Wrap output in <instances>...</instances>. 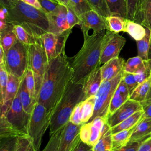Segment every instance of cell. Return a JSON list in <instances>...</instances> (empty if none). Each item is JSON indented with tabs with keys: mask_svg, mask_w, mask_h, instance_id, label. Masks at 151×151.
I'll return each mask as SVG.
<instances>
[{
	"mask_svg": "<svg viewBox=\"0 0 151 151\" xmlns=\"http://www.w3.org/2000/svg\"><path fill=\"white\" fill-rule=\"evenodd\" d=\"M13 26L14 31L17 36V40H18L20 42L28 45L34 43L36 41L37 37H34L28 33L27 31L22 26L19 25H14Z\"/></svg>",
	"mask_w": 151,
	"mask_h": 151,
	"instance_id": "35",
	"label": "cell"
},
{
	"mask_svg": "<svg viewBox=\"0 0 151 151\" xmlns=\"http://www.w3.org/2000/svg\"><path fill=\"white\" fill-rule=\"evenodd\" d=\"M18 93L23 109L27 113L31 114L37 101L31 96L27 87L25 76L21 80Z\"/></svg>",
	"mask_w": 151,
	"mask_h": 151,
	"instance_id": "20",
	"label": "cell"
},
{
	"mask_svg": "<svg viewBox=\"0 0 151 151\" xmlns=\"http://www.w3.org/2000/svg\"><path fill=\"white\" fill-rule=\"evenodd\" d=\"M8 9L7 21L24 28L34 37H41L48 32L47 14L20 0H13Z\"/></svg>",
	"mask_w": 151,
	"mask_h": 151,
	"instance_id": "3",
	"label": "cell"
},
{
	"mask_svg": "<svg viewBox=\"0 0 151 151\" xmlns=\"http://www.w3.org/2000/svg\"><path fill=\"white\" fill-rule=\"evenodd\" d=\"M71 32L69 29L60 34L46 32L41 36L48 61L65 51L66 41Z\"/></svg>",
	"mask_w": 151,
	"mask_h": 151,
	"instance_id": "11",
	"label": "cell"
},
{
	"mask_svg": "<svg viewBox=\"0 0 151 151\" xmlns=\"http://www.w3.org/2000/svg\"><path fill=\"white\" fill-rule=\"evenodd\" d=\"M73 70L65 51L49 61L37 103L52 111L72 80Z\"/></svg>",
	"mask_w": 151,
	"mask_h": 151,
	"instance_id": "1",
	"label": "cell"
},
{
	"mask_svg": "<svg viewBox=\"0 0 151 151\" xmlns=\"http://www.w3.org/2000/svg\"><path fill=\"white\" fill-rule=\"evenodd\" d=\"M4 64L9 74L21 80L28 68V45L17 40L13 45L5 52Z\"/></svg>",
	"mask_w": 151,
	"mask_h": 151,
	"instance_id": "6",
	"label": "cell"
},
{
	"mask_svg": "<svg viewBox=\"0 0 151 151\" xmlns=\"http://www.w3.org/2000/svg\"><path fill=\"white\" fill-rule=\"evenodd\" d=\"M51 112L43 105L37 103L31 114L28 135L32 140L36 151H40L42 137L50 126Z\"/></svg>",
	"mask_w": 151,
	"mask_h": 151,
	"instance_id": "7",
	"label": "cell"
},
{
	"mask_svg": "<svg viewBox=\"0 0 151 151\" xmlns=\"http://www.w3.org/2000/svg\"><path fill=\"white\" fill-rule=\"evenodd\" d=\"M148 57H149V60H151V41H150V48H149V50Z\"/></svg>",
	"mask_w": 151,
	"mask_h": 151,
	"instance_id": "58",
	"label": "cell"
},
{
	"mask_svg": "<svg viewBox=\"0 0 151 151\" xmlns=\"http://www.w3.org/2000/svg\"><path fill=\"white\" fill-rule=\"evenodd\" d=\"M80 25L82 32L93 30L94 33H99L107 30V24L105 18L93 9L88 11L79 16Z\"/></svg>",
	"mask_w": 151,
	"mask_h": 151,
	"instance_id": "13",
	"label": "cell"
},
{
	"mask_svg": "<svg viewBox=\"0 0 151 151\" xmlns=\"http://www.w3.org/2000/svg\"><path fill=\"white\" fill-rule=\"evenodd\" d=\"M129 98H130L129 96H127L122 94L119 90L116 89L114 95L112 97V99L111 100V101L109 105L108 116L113 114L115 111H116Z\"/></svg>",
	"mask_w": 151,
	"mask_h": 151,
	"instance_id": "36",
	"label": "cell"
},
{
	"mask_svg": "<svg viewBox=\"0 0 151 151\" xmlns=\"http://www.w3.org/2000/svg\"><path fill=\"white\" fill-rule=\"evenodd\" d=\"M84 100L83 84L71 81L52 110L50 124V136L65 127L69 122L74 109Z\"/></svg>",
	"mask_w": 151,
	"mask_h": 151,
	"instance_id": "4",
	"label": "cell"
},
{
	"mask_svg": "<svg viewBox=\"0 0 151 151\" xmlns=\"http://www.w3.org/2000/svg\"><path fill=\"white\" fill-rule=\"evenodd\" d=\"M27 4H29L40 10H41V11H43L38 0H20Z\"/></svg>",
	"mask_w": 151,
	"mask_h": 151,
	"instance_id": "52",
	"label": "cell"
},
{
	"mask_svg": "<svg viewBox=\"0 0 151 151\" xmlns=\"http://www.w3.org/2000/svg\"><path fill=\"white\" fill-rule=\"evenodd\" d=\"M146 28V35L140 40L137 41V54L138 56L141 57L144 60H148L149 50L150 45L151 41V29Z\"/></svg>",
	"mask_w": 151,
	"mask_h": 151,
	"instance_id": "30",
	"label": "cell"
},
{
	"mask_svg": "<svg viewBox=\"0 0 151 151\" xmlns=\"http://www.w3.org/2000/svg\"><path fill=\"white\" fill-rule=\"evenodd\" d=\"M123 71L124 70L112 80L102 81V83L96 94L94 111L93 117L89 122L93 120L97 117H101L107 120L111 100L122 78Z\"/></svg>",
	"mask_w": 151,
	"mask_h": 151,
	"instance_id": "8",
	"label": "cell"
},
{
	"mask_svg": "<svg viewBox=\"0 0 151 151\" xmlns=\"http://www.w3.org/2000/svg\"><path fill=\"white\" fill-rule=\"evenodd\" d=\"M19 137L21 134L8 122L5 116L0 119V139L9 137Z\"/></svg>",
	"mask_w": 151,
	"mask_h": 151,
	"instance_id": "34",
	"label": "cell"
},
{
	"mask_svg": "<svg viewBox=\"0 0 151 151\" xmlns=\"http://www.w3.org/2000/svg\"><path fill=\"white\" fill-rule=\"evenodd\" d=\"M150 103H151V85H150V88L149 91L148 93V94H147L145 100L142 103H141V104L143 107V106H145L149 104Z\"/></svg>",
	"mask_w": 151,
	"mask_h": 151,
	"instance_id": "53",
	"label": "cell"
},
{
	"mask_svg": "<svg viewBox=\"0 0 151 151\" xmlns=\"http://www.w3.org/2000/svg\"><path fill=\"white\" fill-rule=\"evenodd\" d=\"M67 9V22L69 26L70 29H71L76 25H79L80 19L79 16L76 13L74 9L71 7L70 5H65Z\"/></svg>",
	"mask_w": 151,
	"mask_h": 151,
	"instance_id": "46",
	"label": "cell"
},
{
	"mask_svg": "<svg viewBox=\"0 0 151 151\" xmlns=\"http://www.w3.org/2000/svg\"><path fill=\"white\" fill-rule=\"evenodd\" d=\"M4 56H5V52L2 47L0 45V64L4 63Z\"/></svg>",
	"mask_w": 151,
	"mask_h": 151,
	"instance_id": "56",
	"label": "cell"
},
{
	"mask_svg": "<svg viewBox=\"0 0 151 151\" xmlns=\"http://www.w3.org/2000/svg\"><path fill=\"white\" fill-rule=\"evenodd\" d=\"M8 80V73L5 64H0V106L4 102Z\"/></svg>",
	"mask_w": 151,
	"mask_h": 151,
	"instance_id": "37",
	"label": "cell"
},
{
	"mask_svg": "<svg viewBox=\"0 0 151 151\" xmlns=\"http://www.w3.org/2000/svg\"><path fill=\"white\" fill-rule=\"evenodd\" d=\"M81 125L68 122L63 128L57 151H73L80 140V130Z\"/></svg>",
	"mask_w": 151,
	"mask_h": 151,
	"instance_id": "14",
	"label": "cell"
},
{
	"mask_svg": "<svg viewBox=\"0 0 151 151\" xmlns=\"http://www.w3.org/2000/svg\"><path fill=\"white\" fill-rule=\"evenodd\" d=\"M122 79L124 80V81L126 84L130 93V96L132 92L139 84L136 80L135 74L127 73L124 71L122 76Z\"/></svg>",
	"mask_w": 151,
	"mask_h": 151,
	"instance_id": "45",
	"label": "cell"
},
{
	"mask_svg": "<svg viewBox=\"0 0 151 151\" xmlns=\"http://www.w3.org/2000/svg\"><path fill=\"white\" fill-rule=\"evenodd\" d=\"M96 103V96L86 99L78 104L79 116L82 124L87 123L93 117Z\"/></svg>",
	"mask_w": 151,
	"mask_h": 151,
	"instance_id": "22",
	"label": "cell"
},
{
	"mask_svg": "<svg viewBox=\"0 0 151 151\" xmlns=\"http://www.w3.org/2000/svg\"><path fill=\"white\" fill-rule=\"evenodd\" d=\"M84 42L78 52L70 61L73 70L71 81L83 84L88 74L100 66V60L103 45L105 31L88 34L83 31Z\"/></svg>",
	"mask_w": 151,
	"mask_h": 151,
	"instance_id": "2",
	"label": "cell"
},
{
	"mask_svg": "<svg viewBox=\"0 0 151 151\" xmlns=\"http://www.w3.org/2000/svg\"><path fill=\"white\" fill-rule=\"evenodd\" d=\"M151 118H142L136 125L130 138L131 142L144 140L150 137Z\"/></svg>",
	"mask_w": 151,
	"mask_h": 151,
	"instance_id": "21",
	"label": "cell"
},
{
	"mask_svg": "<svg viewBox=\"0 0 151 151\" xmlns=\"http://www.w3.org/2000/svg\"><path fill=\"white\" fill-rule=\"evenodd\" d=\"M102 81L101 67L99 66L88 74L83 83L85 99L89 97L96 96Z\"/></svg>",
	"mask_w": 151,
	"mask_h": 151,
	"instance_id": "18",
	"label": "cell"
},
{
	"mask_svg": "<svg viewBox=\"0 0 151 151\" xmlns=\"http://www.w3.org/2000/svg\"><path fill=\"white\" fill-rule=\"evenodd\" d=\"M150 85L151 76L148 79L140 83L137 86V87L130 94L129 99L138 101L140 103V104L142 103L145 100L148 94L150 88Z\"/></svg>",
	"mask_w": 151,
	"mask_h": 151,
	"instance_id": "29",
	"label": "cell"
},
{
	"mask_svg": "<svg viewBox=\"0 0 151 151\" xmlns=\"http://www.w3.org/2000/svg\"><path fill=\"white\" fill-rule=\"evenodd\" d=\"M58 1L61 4H64L65 5H68V0H58Z\"/></svg>",
	"mask_w": 151,
	"mask_h": 151,
	"instance_id": "57",
	"label": "cell"
},
{
	"mask_svg": "<svg viewBox=\"0 0 151 151\" xmlns=\"http://www.w3.org/2000/svg\"><path fill=\"white\" fill-rule=\"evenodd\" d=\"M25 80L27 87L31 96L37 101L35 91V81L33 71L29 68H28L25 74Z\"/></svg>",
	"mask_w": 151,
	"mask_h": 151,
	"instance_id": "43",
	"label": "cell"
},
{
	"mask_svg": "<svg viewBox=\"0 0 151 151\" xmlns=\"http://www.w3.org/2000/svg\"><path fill=\"white\" fill-rule=\"evenodd\" d=\"M15 151H36L31 138L29 136L18 137Z\"/></svg>",
	"mask_w": 151,
	"mask_h": 151,
	"instance_id": "41",
	"label": "cell"
},
{
	"mask_svg": "<svg viewBox=\"0 0 151 151\" xmlns=\"http://www.w3.org/2000/svg\"><path fill=\"white\" fill-rule=\"evenodd\" d=\"M107 24V30L113 32L119 33L124 31L126 18H123L119 15H110L106 18Z\"/></svg>",
	"mask_w": 151,
	"mask_h": 151,
	"instance_id": "32",
	"label": "cell"
},
{
	"mask_svg": "<svg viewBox=\"0 0 151 151\" xmlns=\"http://www.w3.org/2000/svg\"><path fill=\"white\" fill-rule=\"evenodd\" d=\"M63 129L50 136V140L42 151H57Z\"/></svg>",
	"mask_w": 151,
	"mask_h": 151,
	"instance_id": "44",
	"label": "cell"
},
{
	"mask_svg": "<svg viewBox=\"0 0 151 151\" xmlns=\"http://www.w3.org/2000/svg\"><path fill=\"white\" fill-rule=\"evenodd\" d=\"M21 80L15 76L8 73V80L5 97L4 104L2 106H0L1 116L5 115L6 113L10 108L14 100L18 94Z\"/></svg>",
	"mask_w": 151,
	"mask_h": 151,
	"instance_id": "17",
	"label": "cell"
},
{
	"mask_svg": "<svg viewBox=\"0 0 151 151\" xmlns=\"http://www.w3.org/2000/svg\"><path fill=\"white\" fill-rule=\"evenodd\" d=\"M151 63V60H144L139 56L129 58L124 64V71L137 74L145 71Z\"/></svg>",
	"mask_w": 151,
	"mask_h": 151,
	"instance_id": "23",
	"label": "cell"
},
{
	"mask_svg": "<svg viewBox=\"0 0 151 151\" xmlns=\"http://www.w3.org/2000/svg\"><path fill=\"white\" fill-rule=\"evenodd\" d=\"M151 150V137L145 140L140 145L137 151H150Z\"/></svg>",
	"mask_w": 151,
	"mask_h": 151,
	"instance_id": "50",
	"label": "cell"
},
{
	"mask_svg": "<svg viewBox=\"0 0 151 151\" xmlns=\"http://www.w3.org/2000/svg\"><path fill=\"white\" fill-rule=\"evenodd\" d=\"M67 7L60 4L54 12L47 14L48 21V32L60 34L70 29L67 19Z\"/></svg>",
	"mask_w": 151,
	"mask_h": 151,
	"instance_id": "16",
	"label": "cell"
},
{
	"mask_svg": "<svg viewBox=\"0 0 151 151\" xmlns=\"http://www.w3.org/2000/svg\"><path fill=\"white\" fill-rule=\"evenodd\" d=\"M43 11L46 13H50L55 11L61 4L53 0H38Z\"/></svg>",
	"mask_w": 151,
	"mask_h": 151,
	"instance_id": "47",
	"label": "cell"
},
{
	"mask_svg": "<svg viewBox=\"0 0 151 151\" xmlns=\"http://www.w3.org/2000/svg\"><path fill=\"white\" fill-rule=\"evenodd\" d=\"M126 41V39L118 33L107 31L103 41L100 60V65L112 58L118 57Z\"/></svg>",
	"mask_w": 151,
	"mask_h": 151,
	"instance_id": "10",
	"label": "cell"
},
{
	"mask_svg": "<svg viewBox=\"0 0 151 151\" xmlns=\"http://www.w3.org/2000/svg\"><path fill=\"white\" fill-rule=\"evenodd\" d=\"M113 149L112 133L111 128L106 123L104 131L97 142L93 147V151H111Z\"/></svg>",
	"mask_w": 151,
	"mask_h": 151,
	"instance_id": "24",
	"label": "cell"
},
{
	"mask_svg": "<svg viewBox=\"0 0 151 151\" xmlns=\"http://www.w3.org/2000/svg\"><path fill=\"white\" fill-rule=\"evenodd\" d=\"M136 22L151 29V0H142Z\"/></svg>",
	"mask_w": 151,
	"mask_h": 151,
	"instance_id": "25",
	"label": "cell"
},
{
	"mask_svg": "<svg viewBox=\"0 0 151 151\" xmlns=\"http://www.w3.org/2000/svg\"><path fill=\"white\" fill-rule=\"evenodd\" d=\"M124 32L129 34L136 41L142 40L146 35V28L141 24L126 19Z\"/></svg>",
	"mask_w": 151,
	"mask_h": 151,
	"instance_id": "27",
	"label": "cell"
},
{
	"mask_svg": "<svg viewBox=\"0 0 151 151\" xmlns=\"http://www.w3.org/2000/svg\"><path fill=\"white\" fill-rule=\"evenodd\" d=\"M135 126L132 129L122 130L113 134H112L113 149L121 147L129 142Z\"/></svg>",
	"mask_w": 151,
	"mask_h": 151,
	"instance_id": "33",
	"label": "cell"
},
{
	"mask_svg": "<svg viewBox=\"0 0 151 151\" xmlns=\"http://www.w3.org/2000/svg\"><path fill=\"white\" fill-rule=\"evenodd\" d=\"M107 120L101 117H97L93 120L84 123L80 130V140L86 144L93 147L100 139Z\"/></svg>",
	"mask_w": 151,
	"mask_h": 151,
	"instance_id": "12",
	"label": "cell"
},
{
	"mask_svg": "<svg viewBox=\"0 0 151 151\" xmlns=\"http://www.w3.org/2000/svg\"><path fill=\"white\" fill-rule=\"evenodd\" d=\"M143 110L138 111L123 120V122H120L116 126L111 128V131L112 134H115L117 132H119L122 130H127L133 128L142 119L143 116Z\"/></svg>",
	"mask_w": 151,
	"mask_h": 151,
	"instance_id": "26",
	"label": "cell"
},
{
	"mask_svg": "<svg viewBox=\"0 0 151 151\" xmlns=\"http://www.w3.org/2000/svg\"><path fill=\"white\" fill-rule=\"evenodd\" d=\"M4 116L21 136H29L28 126L31 114L27 113L23 109L18 93Z\"/></svg>",
	"mask_w": 151,
	"mask_h": 151,
	"instance_id": "9",
	"label": "cell"
},
{
	"mask_svg": "<svg viewBox=\"0 0 151 151\" xmlns=\"http://www.w3.org/2000/svg\"><path fill=\"white\" fill-rule=\"evenodd\" d=\"M73 151H93V147L86 144L80 140Z\"/></svg>",
	"mask_w": 151,
	"mask_h": 151,
	"instance_id": "49",
	"label": "cell"
},
{
	"mask_svg": "<svg viewBox=\"0 0 151 151\" xmlns=\"http://www.w3.org/2000/svg\"><path fill=\"white\" fill-rule=\"evenodd\" d=\"M150 151H151V150H150Z\"/></svg>",
	"mask_w": 151,
	"mask_h": 151,
	"instance_id": "61",
	"label": "cell"
},
{
	"mask_svg": "<svg viewBox=\"0 0 151 151\" xmlns=\"http://www.w3.org/2000/svg\"><path fill=\"white\" fill-rule=\"evenodd\" d=\"M13 0H0L1 6L5 7L7 9L10 6Z\"/></svg>",
	"mask_w": 151,
	"mask_h": 151,
	"instance_id": "54",
	"label": "cell"
},
{
	"mask_svg": "<svg viewBox=\"0 0 151 151\" xmlns=\"http://www.w3.org/2000/svg\"><path fill=\"white\" fill-rule=\"evenodd\" d=\"M150 137H151V134H150Z\"/></svg>",
	"mask_w": 151,
	"mask_h": 151,
	"instance_id": "60",
	"label": "cell"
},
{
	"mask_svg": "<svg viewBox=\"0 0 151 151\" xmlns=\"http://www.w3.org/2000/svg\"><path fill=\"white\" fill-rule=\"evenodd\" d=\"M53 1H56V2H59L58 0H53Z\"/></svg>",
	"mask_w": 151,
	"mask_h": 151,
	"instance_id": "59",
	"label": "cell"
},
{
	"mask_svg": "<svg viewBox=\"0 0 151 151\" xmlns=\"http://www.w3.org/2000/svg\"><path fill=\"white\" fill-rule=\"evenodd\" d=\"M91 8L100 15L106 18L110 15L106 0H87Z\"/></svg>",
	"mask_w": 151,
	"mask_h": 151,
	"instance_id": "40",
	"label": "cell"
},
{
	"mask_svg": "<svg viewBox=\"0 0 151 151\" xmlns=\"http://www.w3.org/2000/svg\"><path fill=\"white\" fill-rule=\"evenodd\" d=\"M142 0H126L127 19L136 21Z\"/></svg>",
	"mask_w": 151,
	"mask_h": 151,
	"instance_id": "38",
	"label": "cell"
},
{
	"mask_svg": "<svg viewBox=\"0 0 151 151\" xmlns=\"http://www.w3.org/2000/svg\"><path fill=\"white\" fill-rule=\"evenodd\" d=\"M144 140L129 141L126 145L118 149H112L111 151H137L140 145Z\"/></svg>",
	"mask_w": 151,
	"mask_h": 151,
	"instance_id": "48",
	"label": "cell"
},
{
	"mask_svg": "<svg viewBox=\"0 0 151 151\" xmlns=\"http://www.w3.org/2000/svg\"><path fill=\"white\" fill-rule=\"evenodd\" d=\"M110 15H119L127 19L126 0H106Z\"/></svg>",
	"mask_w": 151,
	"mask_h": 151,
	"instance_id": "31",
	"label": "cell"
},
{
	"mask_svg": "<svg viewBox=\"0 0 151 151\" xmlns=\"http://www.w3.org/2000/svg\"><path fill=\"white\" fill-rule=\"evenodd\" d=\"M18 137H9L0 139V151H15Z\"/></svg>",
	"mask_w": 151,
	"mask_h": 151,
	"instance_id": "42",
	"label": "cell"
},
{
	"mask_svg": "<svg viewBox=\"0 0 151 151\" xmlns=\"http://www.w3.org/2000/svg\"><path fill=\"white\" fill-rule=\"evenodd\" d=\"M13 27V25L9 24L5 29L0 31V45L4 52L7 51L17 40Z\"/></svg>",
	"mask_w": 151,
	"mask_h": 151,
	"instance_id": "28",
	"label": "cell"
},
{
	"mask_svg": "<svg viewBox=\"0 0 151 151\" xmlns=\"http://www.w3.org/2000/svg\"><path fill=\"white\" fill-rule=\"evenodd\" d=\"M143 118H151V103L143 106Z\"/></svg>",
	"mask_w": 151,
	"mask_h": 151,
	"instance_id": "51",
	"label": "cell"
},
{
	"mask_svg": "<svg viewBox=\"0 0 151 151\" xmlns=\"http://www.w3.org/2000/svg\"><path fill=\"white\" fill-rule=\"evenodd\" d=\"M28 68L31 69L34 75L37 98L49 61L41 37H37L34 43L28 45Z\"/></svg>",
	"mask_w": 151,
	"mask_h": 151,
	"instance_id": "5",
	"label": "cell"
},
{
	"mask_svg": "<svg viewBox=\"0 0 151 151\" xmlns=\"http://www.w3.org/2000/svg\"><path fill=\"white\" fill-rule=\"evenodd\" d=\"M9 24L7 20L0 19V31L5 29L8 27Z\"/></svg>",
	"mask_w": 151,
	"mask_h": 151,
	"instance_id": "55",
	"label": "cell"
},
{
	"mask_svg": "<svg viewBox=\"0 0 151 151\" xmlns=\"http://www.w3.org/2000/svg\"><path fill=\"white\" fill-rule=\"evenodd\" d=\"M125 61L123 58L116 57L103 64L101 67L103 81L110 80L124 70Z\"/></svg>",
	"mask_w": 151,
	"mask_h": 151,
	"instance_id": "19",
	"label": "cell"
},
{
	"mask_svg": "<svg viewBox=\"0 0 151 151\" xmlns=\"http://www.w3.org/2000/svg\"><path fill=\"white\" fill-rule=\"evenodd\" d=\"M142 109L140 103L129 99L116 111L108 116L107 123L111 128Z\"/></svg>",
	"mask_w": 151,
	"mask_h": 151,
	"instance_id": "15",
	"label": "cell"
},
{
	"mask_svg": "<svg viewBox=\"0 0 151 151\" xmlns=\"http://www.w3.org/2000/svg\"><path fill=\"white\" fill-rule=\"evenodd\" d=\"M68 5L78 16L93 9L87 0H68Z\"/></svg>",
	"mask_w": 151,
	"mask_h": 151,
	"instance_id": "39",
	"label": "cell"
}]
</instances>
